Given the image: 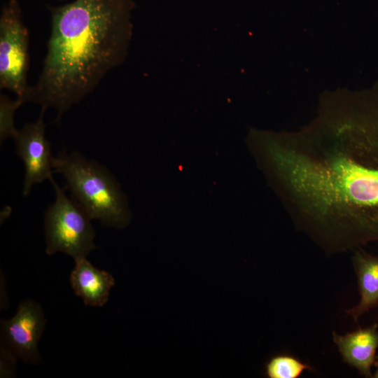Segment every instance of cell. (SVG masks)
I'll list each match as a JSON object with an SVG mask.
<instances>
[{
	"label": "cell",
	"mask_w": 378,
	"mask_h": 378,
	"mask_svg": "<svg viewBox=\"0 0 378 378\" xmlns=\"http://www.w3.org/2000/svg\"><path fill=\"white\" fill-rule=\"evenodd\" d=\"M50 181L55 189V200L44 216L46 251L48 255L63 252L74 260L85 258L97 248L91 218L52 177Z\"/></svg>",
	"instance_id": "cell-4"
},
{
	"label": "cell",
	"mask_w": 378,
	"mask_h": 378,
	"mask_svg": "<svg viewBox=\"0 0 378 378\" xmlns=\"http://www.w3.org/2000/svg\"><path fill=\"white\" fill-rule=\"evenodd\" d=\"M28 66V30L19 3L10 0L4 5L0 16V88L14 92L23 104L29 88Z\"/></svg>",
	"instance_id": "cell-5"
},
{
	"label": "cell",
	"mask_w": 378,
	"mask_h": 378,
	"mask_svg": "<svg viewBox=\"0 0 378 378\" xmlns=\"http://www.w3.org/2000/svg\"><path fill=\"white\" fill-rule=\"evenodd\" d=\"M360 300L354 307L346 310L354 321L378 304V257L357 251L353 257Z\"/></svg>",
	"instance_id": "cell-10"
},
{
	"label": "cell",
	"mask_w": 378,
	"mask_h": 378,
	"mask_svg": "<svg viewBox=\"0 0 378 378\" xmlns=\"http://www.w3.org/2000/svg\"><path fill=\"white\" fill-rule=\"evenodd\" d=\"M133 0H75L50 7L51 30L41 74L24 102L59 121L125 59L132 34Z\"/></svg>",
	"instance_id": "cell-2"
},
{
	"label": "cell",
	"mask_w": 378,
	"mask_h": 378,
	"mask_svg": "<svg viewBox=\"0 0 378 378\" xmlns=\"http://www.w3.org/2000/svg\"><path fill=\"white\" fill-rule=\"evenodd\" d=\"M44 111L38 119L26 124L13 137L16 153L24 164L23 195L27 196L32 186L52 177L55 158L51 153V145L46 137Z\"/></svg>",
	"instance_id": "cell-7"
},
{
	"label": "cell",
	"mask_w": 378,
	"mask_h": 378,
	"mask_svg": "<svg viewBox=\"0 0 378 378\" xmlns=\"http://www.w3.org/2000/svg\"><path fill=\"white\" fill-rule=\"evenodd\" d=\"M374 377L378 378V365H377V371H376V372L374 373Z\"/></svg>",
	"instance_id": "cell-13"
},
{
	"label": "cell",
	"mask_w": 378,
	"mask_h": 378,
	"mask_svg": "<svg viewBox=\"0 0 378 378\" xmlns=\"http://www.w3.org/2000/svg\"><path fill=\"white\" fill-rule=\"evenodd\" d=\"M23 104L22 102L16 98L11 99L6 95L0 96V139L2 143L9 136L13 137L18 130L15 127L14 115L16 110Z\"/></svg>",
	"instance_id": "cell-12"
},
{
	"label": "cell",
	"mask_w": 378,
	"mask_h": 378,
	"mask_svg": "<svg viewBox=\"0 0 378 378\" xmlns=\"http://www.w3.org/2000/svg\"><path fill=\"white\" fill-rule=\"evenodd\" d=\"M59 1H63V0H59Z\"/></svg>",
	"instance_id": "cell-14"
},
{
	"label": "cell",
	"mask_w": 378,
	"mask_h": 378,
	"mask_svg": "<svg viewBox=\"0 0 378 378\" xmlns=\"http://www.w3.org/2000/svg\"><path fill=\"white\" fill-rule=\"evenodd\" d=\"M295 132L265 131L253 157L295 223L331 250L378 239V125L352 104H323Z\"/></svg>",
	"instance_id": "cell-1"
},
{
	"label": "cell",
	"mask_w": 378,
	"mask_h": 378,
	"mask_svg": "<svg viewBox=\"0 0 378 378\" xmlns=\"http://www.w3.org/2000/svg\"><path fill=\"white\" fill-rule=\"evenodd\" d=\"M343 360L356 368L363 375L371 376V368L374 362L378 348L377 325L340 335L332 332Z\"/></svg>",
	"instance_id": "cell-8"
},
{
	"label": "cell",
	"mask_w": 378,
	"mask_h": 378,
	"mask_svg": "<svg viewBox=\"0 0 378 378\" xmlns=\"http://www.w3.org/2000/svg\"><path fill=\"white\" fill-rule=\"evenodd\" d=\"M312 369L294 356L279 354L267 361L265 374L270 378H298L304 370Z\"/></svg>",
	"instance_id": "cell-11"
},
{
	"label": "cell",
	"mask_w": 378,
	"mask_h": 378,
	"mask_svg": "<svg viewBox=\"0 0 378 378\" xmlns=\"http://www.w3.org/2000/svg\"><path fill=\"white\" fill-rule=\"evenodd\" d=\"M75 267L70 275V283L75 294L85 305L102 307L109 297L115 281L112 275L94 267L85 258L75 260Z\"/></svg>",
	"instance_id": "cell-9"
},
{
	"label": "cell",
	"mask_w": 378,
	"mask_h": 378,
	"mask_svg": "<svg viewBox=\"0 0 378 378\" xmlns=\"http://www.w3.org/2000/svg\"><path fill=\"white\" fill-rule=\"evenodd\" d=\"M46 321L43 309L38 303L31 300L22 302L13 317L1 321L3 347L25 363H38L41 359L38 342Z\"/></svg>",
	"instance_id": "cell-6"
},
{
	"label": "cell",
	"mask_w": 378,
	"mask_h": 378,
	"mask_svg": "<svg viewBox=\"0 0 378 378\" xmlns=\"http://www.w3.org/2000/svg\"><path fill=\"white\" fill-rule=\"evenodd\" d=\"M53 172L62 174L71 198L91 219L118 229L130 223L127 195L106 167L78 152L63 150L55 158Z\"/></svg>",
	"instance_id": "cell-3"
}]
</instances>
